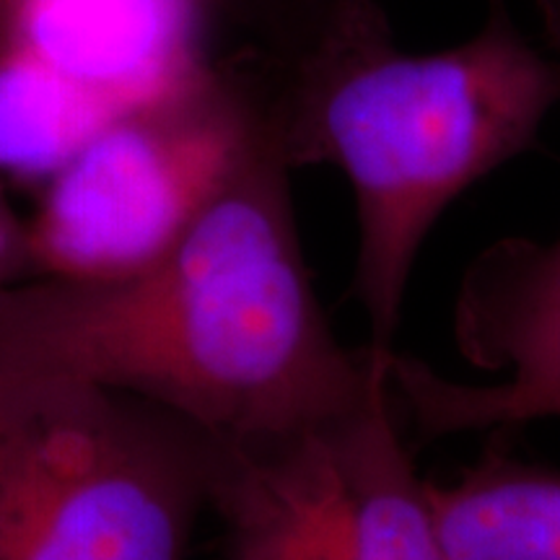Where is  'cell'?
Listing matches in <instances>:
<instances>
[{
    "label": "cell",
    "mask_w": 560,
    "mask_h": 560,
    "mask_svg": "<svg viewBox=\"0 0 560 560\" xmlns=\"http://www.w3.org/2000/svg\"><path fill=\"white\" fill-rule=\"evenodd\" d=\"M30 270L26 262V234L9 202L0 195V289L16 283L19 272Z\"/></svg>",
    "instance_id": "8fae6325"
},
{
    "label": "cell",
    "mask_w": 560,
    "mask_h": 560,
    "mask_svg": "<svg viewBox=\"0 0 560 560\" xmlns=\"http://www.w3.org/2000/svg\"><path fill=\"white\" fill-rule=\"evenodd\" d=\"M429 490L450 560H560V470L488 454Z\"/></svg>",
    "instance_id": "ba28073f"
},
{
    "label": "cell",
    "mask_w": 560,
    "mask_h": 560,
    "mask_svg": "<svg viewBox=\"0 0 560 560\" xmlns=\"http://www.w3.org/2000/svg\"><path fill=\"white\" fill-rule=\"evenodd\" d=\"M389 389L397 410L425 439L560 418V380L459 382L397 350L389 359Z\"/></svg>",
    "instance_id": "30bf717a"
},
{
    "label": "cell",
    "mask_w": 560,
    "mask_h": 560,
    "mask_svg": "<svg viewBox=\"0 0 560 560\" xmlns=\"http://www.w3.org/2000/svg\"><path fill=\"white\" fill-rule=\"evenodd\" d=\"M454 340L467 363L501 382L560 380V236H509L482 249L462 276Z\"/></svg>",
    "instance_id": "52a82bcc"
},
{
    "label": "cell",
    "mask_w": 560,
    "mask_h": 560,
    "mask_svg": "<svg viewBox=\"0 0 560 560\" xmlns=\"http://www.w3.org/2000/svg\"><path fill=\"white\" fill-rule=\"evenodd\" d=\"M210 462L156 405L0 369V560H182Z\"/></svg>",
    "instance_id": "3957f363"
},
{
    "label": "cell",
    "mask_w": 560,
    "mask_h": 560,
    "mask_svg": "<svg viewBox=\"0 0 560 560\" xmlns=\"http://www.w3.org/2000/svg\"><path fill=\"white\" fill-rule=\"evenodd\" d=\"M540 5L545 26H548V37L556 50V62L560 66V0H537Z\"/></svg>",
    "instance_id": "7c38bea8"
},
{
    "label": "cell",
    "mask_w": 560,
    "mask_h": 560,
    "mask_svg": "<svg viewBox=\"0 0 560 560\" xmlns=\"http://www.w3.org/2000/svg\"><path fill=\"white\" fill-rule=\"evenodd\" d=\"M304 24L247 75L268 149L289 170L335 164L355 200L353 291L376 353L395 350L412 268L467 187L535 143L560 102L556 58L490 0L470 39L410 55L376 0H304Z\"/></svg>",
    "instance_id": "7a4b0ae2"
},
{
    "label": "cell",
    "mask_w": 560,
    "mask_h": 560,
    "mask_svg": "<svg viewBox=\"0 0 560 560\" xmlns=\"http://www.w3.org/2000/svg\"><path fill=\"white\" fill-rule=\"evenodd\" d=\"M208 506L229 560H450L400 436L389 361L327 416L213 441Z\"/></svg>",
    "instance_id": "5b68a950"
},
{
    "label": "cell",
    "mask_w": 560,
    "mask_h": 560,
    "mask_svg": "<svg viewBox=\"0 0 560 560\" xmlns=\"http://www.w3.org/2000/svg\"><path fill=\"white\" fill-rule=\"evenodd\" d=\"M115 117L120 115L0 39V174L47 182Z\"/></svg>",
    "instance_id": "9c48e42d"
},
{
    "label": "cell",
    "mask_w": 560,
    "mask_h": 560,
    "mask_svg": "<svg viewBox=\"0 0 560 560\" xmlns=\"http://www.w3.org/2000/svg\"><path fill=\"white\" fill-rule=\"evenodd\" d=\"M255 89L215 68L104 125L24 223L39 278L109 280L172 249L262 145Z\"/></svg>",
    "instance_id": "277c9868"
},
{
    "label": "cell",
    "mask_w": 560,
    "mask_h": 560,
    "mask_svg": "<svg viewBox=\"0 0 560 560\" xmlns=\"http://www.w3.org/2000/svg\"><path fill=\"white\" fill-rule=\"evenodd\" d=\"M221 3H226V0H219V5H221Z\"/></svg>",
    "instance_id": "4fadbf2b"
},
{
    "label": "cell",
    "mask_w": 560,
    "mask_h": 560,
    "mask_svg": "<svg viewBox=\"0 0 560 560\" xmlns=\"http://www.w3.org/2000/svg\"><path fill=\"white\" fill-rule=\"evenodd\" d=\"M219 0H0V39L122 115L210 66Z\"/></svg>",
    "instance_id": "8992f818"
},
{
    "label": "cell",
    "mask_w": 560,
    "mask_h": 560,
    "mask_svg": "<svg viewBox=\"0 0 560 560\" xmlns=\"http://www.w3.org/2000/svg\"><path fill=\"white\" fill-rule=\"evenodd\" d=\"M289 174L262 140L145 268L3 285L0 369L125 392L213 441L293 429L355 400L395 350H350L332 332Z\"/></svg>",
    "instance_id": "6da1fadb"
}]
</instances>
